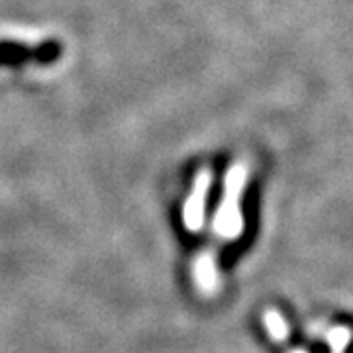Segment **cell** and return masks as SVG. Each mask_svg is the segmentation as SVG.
I'll return each instance as SVG.
<instances>
[{
    "mask_svg": "<svg viewBox=\"0 0 353 353\" xmlns=\"http://www.w3.org/2000/svg\"><path fill=\"white\" fill-rule=\"evenodd\" d=\"M248 183V167L243 161L234 163L228 169L224 179V194L218 204L212 222V230L218 241H236L243 232L241 196Z\"/></svg>",
    "mask_w": 353,
    "mask_h": 353,
    "instance_id": "obj_1",
    "label": "cell"
},
{
    "mask_svg": "<svg viewBox=\"0 0 353 353\" xmlns=\"http://www.w3.org/2000/svg\"><path fill=\"white\" fill-rule=\"evenodd\" d=\"M352 330L347 328V326H334V328L328 330V334H326V341L330 343V347H332V352L334 353L345 352L347 345H350V341H352Z\"/></svg>",
    "mask_w": 353,
    "mask_h": 353,
    "instance_id": "obj_7",
    "label": "cell"
},
{
    "mask_svg": "<svg viewBox=\"0 0 353 353\" xmlns=\"http://www.w3.org/2000/svg\"><path fill=\"white\" fill-rule=\"evenodd\" d=\"M212 187V173L208 169H202L194 179V185L190 190L189 199L183 208V220L190 232H201L204 226V214H206V199Z\"/></svg>",
    "mask_w": 353,
    "mask_h": 353,
    "instance_id": "obj_2",
    "label": "cell"
},
{
    "mask_svg": "<svg viewBox=\"0 0 353 353\" xmlns=\"http://www.w3.org/2000/svg\"><path fill=\"white\" fill-rule=\"evenodd\" d=\"M194 279L204 292H210L218 285V257L212 248H206L194 261Z\"/></svg>",
    "mask_w": 353,
    "mask_h": 353,
    "instance_id": "obj_3",
    "label": "cell"
},
{
    "mask_svg": "<svg viewBox=\"0 0 353 353\" xmlns=\"http://www.w3.org/2000/svg\"><path fill=\"white\" fill-rule=\"evenodd\" d=\"M59 55H61V43L55 39H48V41H41L38 48H34L32 59L39 65H50L55 59H59Z\"/></svg>",
    "mask_w": 353,
    "mask_h": 353,
    "instance_id": "obj_6",
    "label": "cell"
},
{
    "mask_svg": "<svg viewBox=\"0 0 353 353\" xmlns=\"http://www.w3.org/2000/svg\"><path fill=\"white\" fill-rule=\"evenodd\" d=\"M287 353H308L306 350H301V347H292V350H289Z\"/></svg>",
    "mask_w": 353,
    "mask_h": 353,
    "instance_id": "obj_8",
    "label": "cell"
},
{
    "mask_svg": "<svg viewBox=\"0 0 353 353\" xmlns=\"http://www.w3.org/2000/svg\"><path fill=\"white\" fill-rule=\"evenodd\" d=\"M32 55H34V48H28L18 41H0V65L16 67L32 59Z\"/></svg>",
    "mask_w": 353,
    "mask_h": 353,
    "instance_id": "obj_5",
    "label": "cell"
},
{
    "mask_svg": "<svg viewBox=\"0 0 353 353\" xmlns=\"http://www.w3.org/2000/svg\"><path fill=\"white\" fill-rule=\"evenodd\" d=\"M263 326L269 334V338L275 341V343H287L290 336V328L287 324V320L281 316L279 310L275 308H267L263 312Z\"/></svg>",
    "mask_w": 353,
    "mask_h": 353,
    "instance_id": "obj_4",
    "label": "cell"
}]
</instances>
